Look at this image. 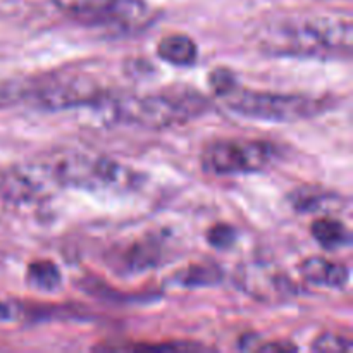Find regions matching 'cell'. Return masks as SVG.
Segmentation results:
<instances>
[{"label": "cell", "mask_w": 353, "mask_h": 353, "mask_svg": "<svg viewBox=\"0 0 353 353\" xmlns=\"http://www.w3.org/2000/svg\"><path fill=\"white\" fill-rule=\"evenodd\" d=\"M231 112L248 119L292 123L321 116L330 109L327 97H314L309 93H278L264 90H248L234 86L221 97Z\"/></svg>", "instance_id": "cell-4"}, {"label": "cell", "mask_w": 353, "mask_h": 353, "mask_svg": "<svg viewBox=\"0 0 353 353\" xmlns=\"http://www.w3.org/2000/svg\"><path fill=\"white\" fill-rule=\"evenodd\" d=\"M302 279L309 285L323 288L341 290L350 279V271L345 264L330 261L326 257H307L299 264Z\"/></svg>", "instance_id": "cell-10"}, {"label": "cell", "mask_w": 353, "mask_h": 353, "mask_svg": "<svg viewBox=\"0 0 353 353\" xmlns=\"http://www.w3.org/2000/svg\"><path fill=\"white\" fill-rule=\"evenodd\" d=\"M241 288L255 296H288L296 292L295 283L290 281L285 274L268 272L261 265L247 268L240 272Z\"/></svg>", "instance_id": "cell-11"}, {"label": "cell", "mask_w": 353, "mask_h": 353, "mask_svg": "<svg viewBox=\"0 0 353 353\" xmlns=\"http://www.w3.org/2000/svg\"><path fill=\"white\" fill-rule=\"evenodd\" d=\"M26 281L38 292H55L62 285V272L52 261L41 259L28 265Z\"/></svg>", "instance_id": "cell-15"}, {"label": "cell", "mask_w": 353, "mask_h": 353, "mask_svg": "<svg viewBox=\"0 0 353 353\" xmlns=\"http://www.w3.org/2000/svg\"><path fill=\"white\" fill-rule=\"evenodd\" d=\"M205 238L207 241H209L210 247H214L216 250H230V248H233L234 243H236L238 231L234 230L231 224L217 223L209 228Z\"/></svg>", "instance_id": "cell-17"}, {"label": "cell", "mask_w": 353, "mask_h": 353, "mask_svg": "<svg viewBox=\"0 0 353 353\" xmlns=\"http://www.w3.org/2000/svg\"><path fill=\"white\" fill-rule=\"evenodd\" d=\"M207 79H209V86L212 88V92L216 93L219 99L226 95L228 92H231V90L238 85L234 72L231 71V69L223 68V65L212 69V71L209 72V78Z\"/></svg>", "instance_id": "cell-19"}, {"label": "cell", "mask_w": 353, "mask_h": 353, "mask_svg": "<svg viewBox=\"0 0 353 353\" xmlns=\"http://www.w3.org/2000/svg\"><path fill=\"white\" fill-rule=\"evenodd\" d=\"M310 234L326 250H338L352 243V233L340 219L331 216L317 217L310 224Z\"/></svg>", "instance_id": "cell-14"}, {"label": "cell", "mask_w": 353, "mask_h": 353, "mask_svg": "<svg viewBox=\"0 0 353 353\" xmlns=\"http://www.w3.org/2000/svg\"><path fill=\"white\" fill-rule=\"evenodd\" d=\"M352 40V21L336 14L285 17L259 33L262 50L281 57L350 59Z\"/></svg>", "instance_id": "cell-1"}, {"label": "cell", "mask_w": 353, "mask_h": 353, "mask_svg": "<svg viewBox=\"0 0 353 353\" xmlns=\"http://www.w3.org/2000/svg\"><path fill=\"white\" fill-rule=\"evenodd\" d=\"M209 109V102L202 93L192 86H168L147 95L124 97L114 105V117L119 123L147 128V130H168L179 126Z\"/></svg>", "instance_id": "cell-2"}, {"label": "cell", "mask_w": 353, "mask_h": 353, "mask_svg": "<svg viewBox=\"0 0 353 353\" xmlns=\"http://www.w3.org/2000/svg\"><path fill=\"white\" fill-rule=\"evenodd\" d=\"M314 352H352V341L341 334L324 333L312 343Z\"/></svg>", "instance_id": "cell-20"}, {"label": "cell", "mask_w": 353, "mask_h": 353, "mask_svg": "<svg viewBox=\"0 0 353 353\" xmlns=\"http://www.w3.org/2000/svg\"><path fill=\"white\" fill-rule=\"evenodd\" d=\"M10 319V309L3 302H0V321Z\"/></svg>", "instance_id": "cell-22"}, {"label": "cell", "mask_w": 353, "mask_h": 353, "mask_svg": "<svg viewBox=\"0 0 353 353\" xmlns=\"http://www.w3.org/2000/svg\"><path fill=\"white\" fill-rule=\"evenodd\" d=\"M257 350H261V352H288V350H296V347L292 343H268V345H259Z\"/></svg>", "instance_id": "cell-21"}, {"label": "cell", "mask_w": 353, "mask_h": 353, "mask_svg": "<svg viewBox=\"0 0 353 353\" xmlns=\"http://www.w3.org/2000/svg\"><path fill=\"white\" fill-rule=\"evenodd\" d=\"M157 55L176 68H190L199 59V47L188 34H168L157 43Z\"/></svg>", "instance_id": "cell-13"}, {"label": "cell", "mask_w": 353, "mask_h": 353, "mask_svg": "<svg viewBox=\"0 0 353 353\" xmlns=\"http://www.w3.org/2000/svg\"><path fill=\"white\" fill-rule=\"evenodd\" d=\"M30 81H3L0 83V109L10 107L28 99Z\"/></svg>", "instance_id": "cell-18"}, {"label": "cell", "mask_w": 353, "mask_h": 353, "mask_svg": "<svg viewBox=\"0 0 353 353\" xmlns=\"http://www.w3.org/2000/svg\"><path fill=\"white\" fill-rule=\"evenodd\" d=\"M48 168L59 188L86 192H124L138 185L140 174L107 155L65 150L48 157Z\"/></svg>", "instance_id": "cell-3"}, {"label": "cell", "mask_w": 353, "mask_h": 353, "mask_svg": "<svg viewBox=\"0 0 353 353\" xmlns=\"http://www.w3.org/2000/svg\"><path fill=\"white\" fill-rule=\"evenodd\" d=\"M278 159V147L271 141L226 138L207 145L200 154V165L216 176L252 174L264 171Z\"/></svg>", "instance_id": "cell-5"}, {"label": "cell", "mask_w": 353, "mask_h": 353, "mask_svg": "<svg viewBox=\"0 0 353 353\" xmlns=\"http://www.w3.org/2000/svg\"><path fill=\"white\" fill-rule=\"evenodd\" d=\"M165 248L168 243L162 234H147L124 247L116 248L110 255V262L117 272H128V274L143 272L164 262Z\"/></svg>", "instance_id": "cell-9"}, {"label": "cell", "mask_w": 353, "mask_h": 353, "mask_svg": "<svg viewBox=\"0 0 353 353\" xmlns=\"http://www.w3.org/2000/svg\"><path fill=\"white\" fill-rule=\"evenodd\" d=\"M59 188L47 161L17 164L0 176V195L16 205L34 203Z\"/></svg>", "instance_id": "cell-8"}, {"label": "cell", "mask_w": 353, "mask_h": 353, "mask_svg": "<svg viewBox=\"0 0 353 353\" xmlns=\"http://www.w3.org/2000/svg\"><path fill=\"white\" fill-rule=\"evenodd\" d=\"M103 99V90L88 76L62 74L30 81L26 100L40 109L59 110L100 103Z\"/></svg>", "instance_id": "cell-7"}, {"label": "cell", "mask_w": 353, "mask_h": 353, "mask_svg": "<svg viewBox=\"0 0 353 353\" xmlns=\"http://www.w3.org/2000/svg\"><path fill=\"white\" fill-rule=\"evenodd\" d=\"M69 19L85 26L134 31L154 19V9L145 0H54Z\"/></svg>", "instance_id": "cell-6"}, {"label": "cell", "mask_w": 353, "mask_h": 353, "mask_svg": "<svg viewBox=\"0 0 353 353\" xmlns=\"http://www.w3.org/2000/svg\"><path fill=\"white\" fill-rule=\"evenodd\" d=\"M223 279V269L216 264H193L183 269L174 281L185 288H199V286H214Z\"/></svg>", "instance_id": "cell-16"}, {"label": "cell", "mask_w": 353, "mask_h": 353, "mask_svg": "<svg viewBox=\"0 0 353 353\" xmlns=\"http://www.w3.org/2000/svg\"><path fill=\"white\" fill-rule=\"evenodd\" d=\"M290 203L300 214H331L347 207V200L338 193L319 186H300L290 195Z\"/></svg>", "instance_id": "cell-12"}]
</instances>
